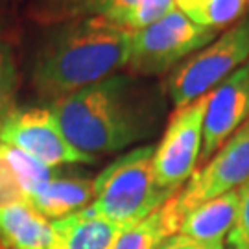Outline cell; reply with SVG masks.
I'll list each match as a JSON object with an SVG mask.
<instances>
[{"label":"cell","instance_id":"obj_1","mask_svg":"<svg viewBox=\"0 0 249 249\" xmlns=\"http://www.w3.org/2000/svg\"><path fill=\"white\" fill-rule=\"evenodd\" d=\"M46 107L76 150L100 157L155 139L170 100L162 83L118 72Z\"/></svg>","mask_w":249,"mask_h":249},{"label":"cell","instance_id":"obj_2","mask_svg":"<svg viewBox=\"0 0 249 249\" xmlns=\"http://www.w3.org/2000/svg\"><path fill=\"white\" fill-rule=\"evenodd\" d=\"M131 32L104 20L43 26L30 61V83L52 104L127 69Z\"/></svg>","mask_w":249,"mask_h":249},{"label":"cell","instance_id":"obj_3","mask_svg":"<svg viewBox=\"0 0 249 249\" xmlns=\"http://www.w3.org/2000/svg\"><path fill=\"white\" fill-rule=\"evenodd\" d=\"M153 151V144L135 146L92 178L90 209L111 222L131 227L178 194L157 187Z\"/></svg>","mask_w":249,"mask_h":249},{"label":"cell","instance_id":"obj_4","mask_svg":"<svg viewBox=\"0 0 249 249\" xmlns=\"http://www.w3.org/2000/svg\"><path fill=\"white\" fill-rule=\"evenodd\" d=\"M248 61L249 13L164 76L162 87L170 104L179 109L209 94Z\"/></svg>","mask_w":249,"mask_h":249},{"label":"cell","instance_id":"obj_5","mask_svg":"<svg viewBox=\"0 0 249 249\" xmlns=\"http://www.w3.org/2000/svg\"><path fill=\"white\" fill-rule=\"evenodd\" d=\"M220 32L192 22L179 9L155 24L131 32V50L125 72L141 78L168 76L187 57L213 43Z\"/></svg>","mask_w":249,"mask_h":249},{"label":"cell","instance_id":"obj_6","mask_svg":"<svg viewBox=\"0 0 249 249\" xmlns=\"http://www.w3.org/2000/svg\"><path fill=\"white\" fill-rule=\"evenodd\" d=\"M209 94L176 109L153 151L155 183L162 190L179 192L194 176L203 144V116Z\"/></svg>","mask_w":249,"mask_h":249},{"label":"cell","instance_id":"obj_7","mask_svg":"<svg viewBox=\"0 0 249 249\" xmlns=\"http://www.w3.org/2000/svg\"><path fill=\"white\" fill-rule=\"evenodd\" d=\"M0 144L24 151L52 168L98 160L69 142L48 107H13L2 125Z\"/></svg>","mask_w":249,"mask_h":249},{"label":"cell","instance_id":"obj_8","mask_svg":"<svg viewBox=\"0 0 249 249\" xmlns=\"http://www.w3.org/2000/svg\"><path fill=\"white\" fill-rule=\"evenodd\" d=\"M249 181V120L211 159L199 164L194 176L176 194L183 220L192 209L209 199L238 190Z\"/></svg>","mask_w":249,"mask_h":249},{"label":"cell","instance_id":"obj_9","mask_svg":"<svg viewBox=\"0 0 249 249\" xmlns=\"http://www.w3.org/2000/svg\"><path fill=\"white\" fill-rule=\"evenodd\" d=\"M249 120V61L209 92L199 164L213 157Z\"/></svg>","mask_w":249,"mask_h":249},{"label":"cell","instance_id":"obj_10","mask_svg":"<svg viewBox=\"0 0 249 249\" xmlns=\"http://www.w3.org/2000/svg\"><path fill=\"white\" fill-rule=\"evenodd\" d=\"M92 196V178L53 174L28 192V203L46 220L52 218L55 222L90 207Z\"/></svg>","mask_w":249,"mask_h":249},{"label":"cell","instance_id":"obj_11","mask_svg":"<svg viewBox=\"0 0 249 249\" xmlns=\"http://www.w3.org/2000/svg\"><path fill=\"white\" fill-rule=\"evenodd\" d=\"M53 249H115L127 229L96 214L90 207L52 222Z\"/></svg>","mask_w":249,"mask_h":249},{"label":"cell","instance_id":"obj_12","mask_svg":"<svg viewBox=\"0 0 249 249\" xmlns=\"http://www.w3.org/2000/svg\"><path fill=\"white\" fill-rule=\"evenodd\" d=\"M135 0H30L26 15L41 26L57 22L104 18L118 26Z\"/></svg>","mask_w":249,"mask_h":249},{"label":"cell","instance_id":"obj_13","mask_svg":"<svg viewBox=\"0 0 249 249\" xmlns=\"http://www.w3.org/2000/svg\"><path fill=\"white\" fill-rule=\"evenodd\" d=\"M238 214V190L197 205L185 216L178 234L203 244H225Z\"/></svg>","mask_w":249,"mask_h":249},{"label":"cell","instance_id":"obj_14","mask_svg":"<svg viewBox=\"0 0 249 249\" xmlns=\"http://www.w3.org/2000/svg\"><path fill=\"white\" fill-rule=\"evenodd\" d=\"M53 227L30 203L0 209V244L6 249H53Z\"/></svg>","mask_w":249,"mask_h":249},{"label":"cell","instance_id":"obj_15","mask_svg":"<svg viewBox=\"0 0 249 249\" xmlns=\"http://www.w3.org/2000/svg\"><path fill=\"white\" fill-rule=\"evenodd\" d=\"M176 194L144 220L127 227L116 242L115 249H159L179 232L183 216L176 207Z\"/></svg>","mask_w":249,"mask_h":249},{"label":"cell","instance_id":"obj_16","mask_svg":"<svg viewBox=\"0 0 249 249\" xmlns=\"http://www.w3.org/2000/svg\"><path fill=\"white\" fill-rule=\"evenodd\" d=\"M176 8L192 22L223 32L249 13V0H176Z\"/></svg>","mask_w":249,"mask_h":249},{"label":"cell","instance_id":"obj_17","mask_svg":"<svg viewBox=\"0 0 249 249\" xmlns=\"http://www.w3.org/2000/svg\"><path fill=\"white\" fill-rule=\"evenodd\" d=\"M20 83L15 37L6 15L0 11V111L13 107Z\"/></svg>","mask_w":249,"mask_h":249},{"label":"cell","instance_id":"obj_18","mask_svg":"<svg viewBox=\"0 0 249 249\" xmlns=\"http://www.w3.org/2000/svg\"><path fill=\"white\" fill-rule=\"evenodd\" d=\"M0 151H2V155L9 162V166L13 168V172H15L17 179L20 181L22 188L26 190V196L32 188H36L37 185L45 183L46 179H50L55 174V168L48 166L45 162H41L39 159L28 155L24 151L17 150V148L0 144Z\"/></svg>","mask_w":249,"mask_h":249},{"label":"cell","instance_id":"obj_19","mask_svg":"<svg viewBox=\"0 0 249 249\" xmlns=\"http://www.w3.org/2000/svg\"><path fill=\"white\" fill-rule=\"evenodd\" d=\"M174 9H178L176 0H135L133 6L120 18L118 26L129 32H139L170 15Z\"/></svg>","mask_w":249,"mask_h":249},{"label":"cell","instance_id":"obj_20","mask_svg":"<svg viewBox=\"0 0 249 249\" xmlns=\"http://www.w3.org/2000/svg\"><path fill=\"white\" fill-rule=\"evenodd\" d=\"M227 244L232 249H249V181L238 188V214L227 234Z\"/></svg>","mask_w":249,"mask_h":249},{"label":"cell","instance_id":"obj_21","mask_svg":"<svg viewBox=\"0 0 249 249\" xmlns=\"http://www.w3.org/2000/svg\"><path fill=\"white\" fill-rule=\"evenodd\" d=\"M17 203H28L26 190L0 151V209Z\"/></svg>","mask_w":249,"mask_h":249},{"label":"cell","instance_id":"obj_22","mask_svg":"<svg viewBox=\"0 0 249 249\" xmlns=\"http://www.w3.org/2000/svg\"><path fill=\"white\" fill-rule=\"evenodd\" d=\"M159 249H223V244H203L183 234H174Z\"/></svg>","mask_w":249,"mask_h":249},{"label":"cell","instance_id":"obj_23","mask_svg":"<svg viewBox=\"0 0 249 249\" xmlns=\"http://www.w3.org/2000/svg\"><path fill=\"white\" fill-rule=\"evenodd\" d=\"M20 0H0V11L4 13L8 8H11V6H15V4H18Z\"/></svg>","mask_w":249,"mask_h":249},{"label":"cell","instance_id":"obj_24","mask_svg":"<svg viewBox=\"0 0 249 249\" xmlns=\"http://www.w3.org/2000/svg\"><path fill=\"white\" fill-rule=\"evenodd\" d=\"M15 107V106H13ZM13 107H8V109H4V111H0V131H2V125H4V122H6V118H8V115L11 113V109Z\"/></svg>","mask_w":249,"mask_h":249}]
</instances>
